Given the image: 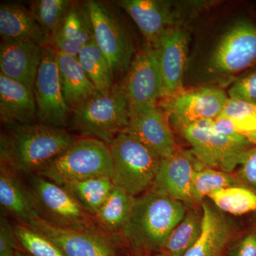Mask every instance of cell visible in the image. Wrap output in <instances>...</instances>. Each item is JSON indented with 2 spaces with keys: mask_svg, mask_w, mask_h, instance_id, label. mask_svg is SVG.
Masks as SVG:
<instances>
[{
  "mask_svg": "<svg viewBox=\"0 0 256 256\" xmlns=\"http://www.w3.org/2000/svg\"><path fill=\"white\" fill-rule=\"evenodd\" d=\"M114 162L110 146L97 138H77L60 156L44 166L36 175L63 186L65 184L94 178H110Z\"/></svg>",
  "mask_w": 256,
  "mask_h": 256,
  "instance_id": "cell-3",
  "label": "cell"
},
{
  "mask_svg": "<svg viewBox=\"0 0 256 256\" xmlns=\"http://www.w3.org/2000/svg\"><path fill=\"white\" fill-rule=\"evenodd\" d=\"M116 4L132 18L148 44L156 47L168 32L176 28L178 14L168 2L121 0Z\"/></svg>",
  "mask_w": 256,
  "mask_h": 256,
  "instance_id": "cell-15",
  "label": "cell"
},
{
  "mask_svg": "<svg viewBox=\"0 0 256 256\" xmlns=\"http://www.w3.org/2000/svg\"><path fill=\"white\" fill-rule=\"evenodd\" d=\"M256 62V26L238 22L229 28L210 56L208 73L217 76L237 74Z\"/></svg>",
  "mask_w": 256,
  "mask_h": 256,
  "instance_id": "cell-11",
  "label": "cell"
},
{
  "mask_svg": "<svg viewBox=\"0 0 256 256\" xmlns=\"http://www.w3.org/2000/svg\"><path fill=\"white\" fill-rule=\"evenodd\" d=\"M244 186L236 175L212 168H202L195 171L192 182L194 202L202 203L205 197L222 188Z\"/></svg>",
  "mask_w": 256,
  "mask_h": 256,
  "instance_id": "cell-30",
  "label": "cell"
},
{
  "mask_svg": "<svg viewBox=\"0 0 256 256\" xmlns=\"http://www.w3.org/2000/svg\"><path fill=\"white\" fill-rule=\"evenodd\" d=\"M77 58L98 92L102 94L110 92L114 85V75L94 38L80 50Z\"/></svg>",
  "mask_w": 256,
  "mask_h": 256,
  "instance_id": "cell-27",
  "label": "cell"
},
{
  "mask_svg": "<svg viewBox=\"0 0 256 256\" xmlns=\"http://www.w3.org/2000/svg\"><path fill=\"white\" fill-rule=\"evenodd\" d=\"M222 116L232 121L236 130L256 146V106L228 98Z\"/></svg>",
  "mask_w": 256,
  "mask_h": 256,
  "instance_id": "cell-32",
  "label": "cell"
},
{
  "mask_svg": "<svg viewBox=\"0 0 256 256\" xmlns=\"http://www.w3.org/2000/svg\"><path fill=\"white\" fill-rule=\"evenodd\" d=\"M14 256H30L28 254H26V252H22V250H18L16 252V254H15Z\"/></svg>",
  "mask_w": 256,
  "mask_h": 256,
  "instance_id": "cell-38",
  "label": "cell"
},
{
  "mask_svg": "<svg viewBox=\"0 0 256 256\" xmlns=\"http://www.w3.org/2000/svg\"><path fill=\"white\" fill-rule=\"evenodd\" d=\"M109 146L114 162L112 181L116 186L134 197L153 188L162 158L124 130L116 136Z\"/></svg>",
  "mask_w": 256,
  "mask_h": 256,
  "instance_id": "cell-5",
  "label": "cell"
},
{
  "mask_svg": "<svg viewBox=\"0 0 256 256\" xmlns=\"http://www.w3.org/2000/svg\"><path fill=\"white\" fill-rule=\"evenodd\" d=\"M122 84L131 110L158 105L163 98V82L156 47L146 44L132 60Z\"/></svg>",
  "mask_w": 256,
  "mask_h": 256,
  "instance_id": "cell-12",
  "label": "cell"
},
{
  "mask_svg": "<svg viewBox=\"0 0 256 256\" xmlns=\"http://www.w3.org/2000/svg\"><path fill=\"white\" fill-rule=\"evenodd\" d=\"M188 43V32L175 28L168 32L156 46L162 78V98L173 97L183 90Z\"/></svg>",
  "mask_w": 256,
  "mask_h": 256,
  "instance_id": "cell-16",
  "label": "cell"
},
{
  "mask_svg": "<svg viewBox=\"0 0 256 256\" xmlns=\"http://www.w3.org/2000/svg\"><path fill=\"white\" fill-rule=\"evenodd\" d=\"M208 198L224 214L242 216L256 212V192L246 186L217 190Z\"/></svg>",
  "mask_w": 256,
  "mask_h": 256,
  "instance_id": "cell-29",
  "label": "cell"
},
{
  "mask_svg": "<svg viewBox=\"0 0 256 256\" xmlns=\"http://www.w3.org/2000/svg\"><path fill=\"white\" fill-rule=\"evenodd\" d=\"M18 242L14 230L8 218L2 215L0 218V256H14L18 252Z\"/></svg>",
  "mask_w": 256,
  "mask_h": 256,
  "instance_id": "cell-36",
  "label": "cell"
},
{
  "mask_svg": "<svg viewBox=\"0 0 256 256\" xmlns=\"http://www.w3.org/2000/svg\"><path fill=\"white\" fill-rule=\"evenodd\" d=\"M236 176L240 182L256 192V146L244 154Z\"/></svg>",
  "mask_w": 256,
  "mask_h": 256,
  "instance_id": "cell-35",
  "label": "cell"
},
{
  "mask_svg": "<svg viewBox=\"0 0 256 256\" xmlns=\"http://www.w3.org/2000/svg\"><path fill=\"white\" fill-rule=\"evenodd\" d=\"M63 186L66 188L82 210L94 217L114 190L110 178H94L70 182Z\"/></svg>",
  "mask_w": 256,
  "mask_h": 256,
  "instance_id": "cell-26",
  "label": "cell"
},
{
  "mask_svg": "<svg viewBox=\"0 0 256 256\" xmlns=\"http://www.w3.org/2000/svg\"><path fill=\"white\" fill-rule=\"evenodd\" d=\"M56 60L62 92L70 110L98 94L77 57L56 50Z\"/></svg>",
  "mask_w": 256,
  "mask_h": 256,
  "instance_id": "cell-24",
  "label": "cell"
},
{
  "mask_svg": "<svg viewBox=\"0 0 256 256\" xmlns=\"http://www.w3.org/2000/svg\"><path fill=\"white\" fill-rule=\"evenodd\" d=\"M228 98L224 90L213 86L182 90L168 98L165 112L173 124L182 130L200 121L220 117Z\"/></svg>",
  "mask_w": 256,
  "mask_h": 256,
  "instance_id": "cell-13",
  "label": "cell"
},
{
  "mask_svg": "<svg viewBox=\"0 0 256 256\" xmlns=\"http://www.w3.org/2000/svg\"><path fill=\"white\" fill-rule=\"evenodd\" d=\"M94 38L92 22L85 4L73 1L60 28L50 36V46L77 57L80 50Z\"/></svg>",
  "mask_w": 256,
  "mask_h": 256,
  "instance_id": "cell-21",
  "label": "cell"
},
{
  "mask_svg": "<svg viewBox=\"0 0 256 256\" xmlns=\"http://www.w3.org/2000/svg\"><path fill=\"white\" fill-rule=\"evenodd\" d=\"M18 173L0 163V205L2 210L12 216L18 223L28 225L40 216L31 193Z\"/></svg>",
  "mask_w": 256,
  "mask_h": 256,
  "instance_id": "cell-23",
  "label": "cell"
},
{
  "mask_svg": "<svg viewBox=\"0 0 256 256\" xmlns=\"http://www.w3.org/2000/svg\"><path fill=\"white\" fill-rule=\"evenodd\" d=\"M28 188L40 216L44 220L64 228L92 229L99 227L94 217L82 210L64 186L33 174L30 176Z\"/></svg>",
  "mask_w": 256,
  "mask_h": 256,
  "instance_id": "cell-8",
  "label": "cell"
},
{
  "mask_svg": "<svg viewBox=\"0 0 256 256\" xmlns=\"http://www.w3.org/2000/svg\"><path fill=\"white\" fill-rule=\"evenodd\" d=\"M0 35L2 41L32 42L48 46L50 36L38 24L30 10L18 4L0 6Z\"/></svg>",
  "mask_w": 256,
  "mask_h": 256,
  "instance_id": "cell-22",
  "label": "cell"
},
{
  "mask_svg": "<svg viewBox=\"0 0 256 256\" xmlns=\"http://www.w3.org/2000/svg\"><path fill=\"white\" fill-rule=\"evenodd\" d=\"M38 124L63 128L68 124L72 110L64 99L56 60V50L43 47V56L34 87Z\"/></svg>",
  "mask_w": 256,
  "mask_h": 256,
  "instance_id": "cell-10",
  "label": "cell"
},
{
  "mask_svg": "<svg viewBox=\"0 0 256 256\" xmlns=\"http://www.w3.org/2000/svg\"><path fill=\"white\" fill-rule=\"evenodd\" d=\"M131 108L122 82L107 94H98L72 110L74 129L110 144L129 124Z\"/></svg>",
  "mask_w": 256,
  "mask_h": 256,
  "instance_id": "cell-4",
  "label": "cell"
},
{
  "mask_svg": "<svg viewBox=\"0 0 256 256\" xmlns=\"http://www.w3.org/2000/svg\"><path fill=\"white\" fill-rule=\"evenodd\" d=\"M226 256H256V228L235 239L229 246Z\"/></svg>",
  "mask_w": 256,
  "mask_h": 256,
  "instance_id": "cell-37",
  "label": "cell"
},
{
  "mask_svg": "<svg viewBox=\"0 0 256 256\" xmlns=\"http://www.w3.org/2000/svg\"><path fill=\"white\" fill-rule=\"evenodd\" d=\"M134 197L114 185L107 200L94 218L97 225L108 233L120 234L130 214Z\"/></svg>",
  "mask_w": 256,
  "mask_h": 256,
  "instance_id": "cell-25",
  "label": "cell"
},
{
  "mask_svg": "<svg viewBox=\"0 0 256 256\" xmlns=\"http://www.w3.org/2000/svg\"><path fill=\"white\" fill-rule=\"evenodd\" d=\"M202 213L186 212L182 220L170 233L162 250L156 256H184L196 242L201 233Z\"/></svg>",
  "mask_w": 256,
  "mask_h": 256,
  "instance_id": "cell-28",
  "label": "cell"
},
{
  "mask_svg": "<svg viewBox=\"0 0 256 256\" xmlns=\"http://www.w3.org/2000/svg\"><path fill=\"white\" fill-rule=\"evenodd\" d=\"M229 98L256 106V70L239 79L228 90Z\"/></svg>",
  "mask_w": 256,
  "mask_h": 256,
  "instance_id": "cell-34",
  "label": "cell"
},
{
  "mask_svg": "<svg viewBox=\"0 0 256 256\" xmlns=\"http://www.w3.org/2000/svg\"><path fill=\"white\" fill-rule=\"evenodd\" d=\"M18 244L30 256H66L54 242L31 226L22 223L14 226Z\"/></svg>",
  "mask_w": 256,
  "mask_h": 256,
  "instance_id": "cell-33",
  "label": "cell"
},
{
  "mask_svg": "<svg viewBox=\"0 0 256 256\" xmlns=\"http://www.w3.org/2000/svg\"><path fill=\"white\" fill-rule=\"evenodd\" d=\"M212 120L200 121L183 128L182 132L192 146V156L202 168L232 173L254 144L242 136L229 137L214 132Z\"/></svg>",
  "mask_w": 256,
  "mask_h": 256,
  "instance_id": "cell-6",
  "label": "cell"
},
{
  "mask_svg": "<svg viewBox=\"0 0 256 256\" xmlns=\"http://www.w3.org/2000/svg\"><path fill=\"white\" fill-rule=\"evenodd\" d=\"M76 138L63 128L40 124L6 127L0 140L1 162L18 174H36Z\"/></svg>",
  "mask_w": 256,
  "mask_h": 256,
  "instance_id": "cell-2",
  "label": "cell"
},
{
  "mask_svg": "<svg viewBox=\"0 0 256 256\" xmlns=\"http://www.w3.org/2000/svg\"><path fill=\"white\" fill-rule=\"evenodd\" d=\"M202 168L191 152L178 148L171 158L163 159L153 188L185 205H192L194 204L192 196L194 174Z\"/></svg>",
  "mask_w": 256,
  "mask_h": 256,
  "instance_id": "cell-18",
  "label": "cell"
},
{
  "mask_svg": "<svg viewBox=\"0 0 256 256\" xmlns=\"http://www.w3.org/2000/svg\"><path fill=\"white\" fill-rule=\"evenodd\" d=\"M43 56V47L22 41H2L0 74L33 90Z\"/></svg>",
  "mask_w": 256,
  "mask_h": 256,
  "instance_id": "cell-19",
  "label": "cell"
},
{
  "mask_svg": "<svg viewBox=\"0 0 256 256\" xmlns=\"http://www.w3.org/2000/svg\"><path fill=\"white\" fill-rule=\"evenodd\" d=\"M84 4L92 22L94 41L108 60L114 75L128 70L134 48L118 15L102 2L87 1Z\"/></svg>",
  "mask_w": 256,
  "mask_h": 256,
  "instance_id": "cell-9",
  "label": "cell"
},
{
  "mask_svg": "<svg viewBox=\"0 0 256 256\" xmlns=\"http://www.w3.org/2000/svg\"><path fill=\"white\" fill-rule=\"evenodd\" d=\"M0 118L6 127L36 124L33 90L0 74Z\"/></svg>",
  "mask_w": 256,
  "mask_h": 256,
  "instance_id": "cell-20",
  "label": "cell"
},
{
  "mask_svg": "<svg viewBox=\"0 0 256 256\" xmlns=\"http://www.w3.org/2000/svg\"><path fill=\"white\" fill-rule=\"evenodd\" d=\"M60 247L66 256H124L130 252L120 234L92 229L64 228L41 216L28 224Z\"/></svg>",
  "mask_w": 256,
  "mask_h": 256,
  "instance_id": "cell-7",
  "label": "cell"
},
{
  "mask_svg": "<svg viewBox=\"0 0 256 256\" xmlns=\"http://www.w3.org/2000/svg\"><path fill=\"white\" fill-rule=\"evenodd\" d=\"M70 0H35L30 10L38 24L52 36L58 30L72 4Z\"/></svg>",
  "mask_w": 256,
  "mask_h": 256,
  "instance_id": "cell-31",
  "label": "cell"
},
{
  "mask_svg": "<svg viewBox=\"0 0 256 256\" xmlns=\"http://www.w3.org/2000/svg\"><path fill=\"white\" fill-rule=\"evenodd\" d=\"M124 131L162 159L171 158L178 149L168 114L158 105L131 110Z\"/></svg>",
  "mask_w": 256,
  "mask_h": 256,
  "instance_id": "cell-14",
  "label": "cell"
},
{
  "mask_svg": "<svg viewBox=\"0 0 256 256\" xmlns=\"http://www.w3.org/2000/svg\"><path fill=\"white\" fill-rule=\"evenodd\" d=\"M186 214L184 204L152 188L134 197L121 237L133 256L160 254L170 233Z\"/></svg>",
  "mask_w": 256,
  "mask_h": 256,
  "instance_id": "cell-1",
  "label": "cell"
},
{
  "mask_svg": "<svg viewBox=\"0 0 256 256\" xmlns=\"http://www.w3.org/2000/svg\"><path fill=\"white\" fill-rule=\"evenodd\" d=\"M201 233L184 256H226L235 239V226L224 212L203 201Z\"/></svg>",
  "mask_w": 256,
  "mask_h": 256,
  "instance_id": "cell-17",
  "label": "cell"
},
{
  "mask_svg": "<svg viewBox=\"0 0 256 256\" xmlns=\"http://www.w3.org/2000/svg\"></svg>",
  "mask_w": 256,
  "mask_h": 256,
  "instance_id": "cell-39",
  "label": "cell"
}]
</instances>
